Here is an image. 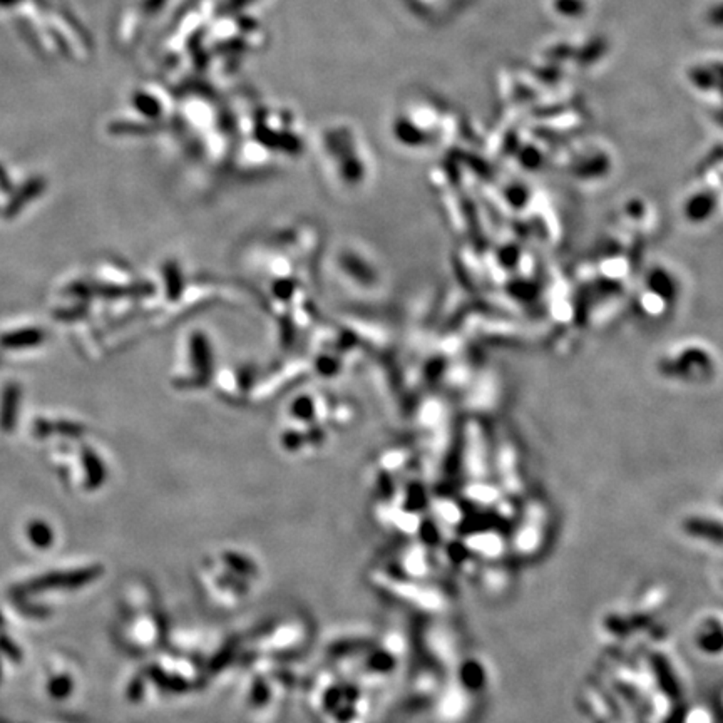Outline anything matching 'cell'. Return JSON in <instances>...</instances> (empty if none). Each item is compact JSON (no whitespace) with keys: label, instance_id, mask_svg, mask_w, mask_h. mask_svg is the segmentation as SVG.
Listing matches in <instances>:
<instances>
[{"label":"cell","instance_id":"cell-7","mask_svg":"<svg viewBox=\"0 0 723 723\" xmlns=\"http://www.w3.org/2000/svg\"><path fill=\"white\" fill-rule=\"evenodd\" d=\"M84 313H86V307H77V310H74V312L59 310V312H56V317L57 318H62V320H69V318L81 317V315H84Z\"/></svg>","mask_w":723,"mask_h":723},{"label":"cell","instance_id":"cell-3","mask_svg":"<svg viewBox=\"0 0 723 723\" xmlns=\"http://www.w3.org/2000/svg\"><path fill=\"white\" fill-rule=\"evenodd\" d=\"M45 334L39 329H22L17 331H8V334L0 336V345L4 348H25L35 347L42 343Z\"/></svg>","mask_w":723,"mask_h":723},{"label":"cell","instance_id":"cell-6","mask_svg":"<svg viewBox=\"0 0 723 723\" xmlns=\"http://www.w3.org/2000/svg\"><path fill=\"white\" fill-rule=\"evenodd\" d=\"M29 536L32 543L37 546H47L51 544L52 541V533L49 529L47 524H44L42 521H34V524L29 526Z\"/></svg>","mask_w":723,"mask_h":723},{"label":"cell","instance_id":"cell-4","mask_svg":"<svg viewBox=\"0 0 723 723\" xmlns=\"http://www.w3.org/2000/svg\"><path fill=\"white\" fill-rule=\"evenodd\" d=\"M34 434L37 437H45L49 434H62V435H71V437H77V435L84 434V427L79 424H74V422H66V421H57V422H49V421H37L34 424Z\"/></svg>","mask_w":723,"mask_h":723},{"label":"cell","instance_id":"cell-5","mask_svg":"<svg viewBox=\"0 0 723 723\" xmlns=\"http://www.w3.org/2000/svg\"><path fill=\"white\" fill-rule=\"evenodd\" d=\"M84 464L88 469V488H98L104 477V471L99 459L89 449H84Z\"/></svg>","mask_w":723,"mask_h":723},{"label":"cell","instance_id":"cell-2","mask_svg":"<svg viewBox=\"0 0 723 723\" xmlns=\"http://www.w3.org/2000/svg\"><path fill=\"white\" fill-rule=\"evenodd\" d=\"M20 402V387L19 384L6 385L2 394V406H0V427L4 432H11L17 424V411Z\"/></svg>","mask_w":723,"mask_h":723},{"label":"cell","instance_id":"cell-1","mask_svg":"<svg viewBox=\"0 0 723 723\" xmlns=\"http://www.w3.org/2000/svg\"><path fill=\"white\" fill-rule=\"evenodd\" d=\"M221 556L228 566V571L218 556L210 559L216 566L204 561L206 565L203 566V570L199 568V586L213 604L221 608L240 606L258 591V586L263 580L260 568L257 561L243 554L228 553Z\"/></svg>","mask_w":723,"mask_h":723}]
</instances>
